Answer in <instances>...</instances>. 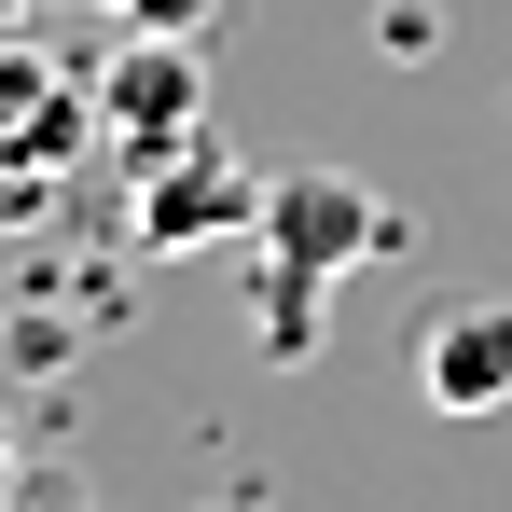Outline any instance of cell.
<instances>
[{
  "instance_id": "1",
  "label": "cell",
  "mask_w": 512,
  "mask_h": 512,
  "mask_svg": "<svg viewBox=\"0 0 512 512\" xmlns=\"http://www.w3.org/2000/svg\"><path fill=\"white\" fill-rule=\"evenodd\" d=\"M388 236H402V222H388V194H374V180H346V167L263 180L250 250H263V333H277V360H305V291L346 277V263H374Z\"/></svg>"
},
{
  "instance_id": "3",
  "label": "cell",
  "mask_w": 512,
  "mask_h": 512,
  "mask_svg": "<svg viewBox=\"0 0 512 512\" xmlns=\"http://www.w3.org/2000/svg\"><path fill=\"white\" fill-rule=\"evenodd\" d=\"M250 222H263V167L208 125L139 167V250H208V236H250Z\"/></svg>"
},
{
  "instance_id": "5",
  "label": "cell",
  "mask_w": 512,
  "mask_h": 512,
  "mask_svg": "<svg viewBox=\"0 0 512 512\" xmlns=\"http://www.w3.org/2000/svg\"><path fill=\"white\" fill-rule=\"evenodd\" d=\"M97 14H125V28H194V42L222 28V0H97Z\"/></svg>"
},
{
  "instance_id": "7",
  "label": "cell",
  "mask_w": 512,
  "mask_h": 512,
  "mask_svg": "<svg viewBox=\"0 0 512 512\" xmlns=\"http://www.w3.org/2000/svg\"><path fill=\"white\" fill-rule=\"evenodd\" d=\"M14 512H70V499H42V485H28V499H14Z\"/></svg>"
},
{
  "instance_id": "8",
  "label": "cell",
  "mask_w": 512,
  "mask_h": 512,
  "mask_svg": "<svg viewBox=\"0 0 512 512\" xmlns=\"http://www.w3.org/2000/svg\"><path fill=\"white\" fill-rule=\"evenodd\" d=\"M0 42H14V0H0Z\"/></svg>"
},
{
  "instance_id": "6",
  "label": "cell",
  "mask_w": 512,
  "mask_h": 512,
  "mask_svg": "<svg viewBox=\"0 0 512 512\" xmlns=\"http://www.w3.org/2000/svg\"><path fill=\"white\" fill-rule=\"evenodd\" d=\"M14 499H28V471H14V429H0V512H14Z\"/></svg>"
},
{
  "instance_id": "2",
  "label": "cell",
  "mask_w": 512,
  "mask_h": 512,
  "mask_svg": "<svg viewBox=\"0 0 512 512\" xmlns=\"http://www.w3.org/2000/svg\"><path fill=\"white\" fill-rule=\"evenodd\" d=\"M97 125H125V153L153 167L208 125V42L194 28H125V56H97Z\"/></svg>"
},
{
  "instance_id": "4",
  "label": "cell",
  "mask_w": 512,
  "mask_h": 512,
  "mask_svg": "<svg viewBox=\"0 0 512 512\" xmlns=\"http://www.w3.org/2000/svg\"><path fill=\"white\" fill-rule=\"evenodd\" d=\"M416 388H429V416H499V402H512V305H457V319H429Z\"/></svg>"
}]
</instances>
